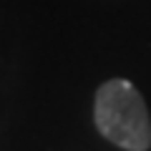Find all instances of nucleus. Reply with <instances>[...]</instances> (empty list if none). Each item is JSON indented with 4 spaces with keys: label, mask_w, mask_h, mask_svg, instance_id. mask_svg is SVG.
I'll return each mask as SVG.
<instances>
[{
    "label": "nucleus",
    "mask_w": 151,
    "mask_h": 151,
    "mask_svg": "<svg viewBox=\"0 0 151 151\" xmlns=\"http://www.w3.org/2000/svg\"><path fill=\"white\" fill-rule=\"evenodd\" d=\"M93 119L103 139L126 151L151 149V116L146 101L129 81L113 78L96 91Z\"/></svg>",
    "instance_id": "1"
}]
</instances>
